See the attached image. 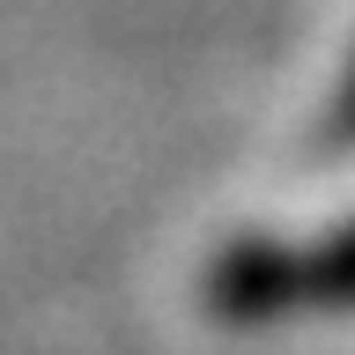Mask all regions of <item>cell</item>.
Returning a JSON list of instances; mask_svg holds the SVG:
<instances>
[{
    "mask_svg": "<svg viewBox=\"0 0 355 355\" xmlns=\"http://www.w3.org/2000/svg\"><path fill=\"white\" fill-rule=\"evenodd\" d=\"M207 311L230 326L266 318H340L355 311V222L304 244H237L207 274Z\"/></svg>",
    "mask_w": 355,
    "mask_h": 355,
    "instance_id": "cell-1",
    "label": "cell"
},
{
    "mask_svg": "<svg viewBox=\"0 0 355 355\" xmlns=\"http://www.w3.org/2000/svg\"><path fill=\"white\" fill-rule=\"evenodd\" d=\"M318 155H355V60L340 74V89L326 96V119H318Z\"/></svg>",
    "mask_w": 355,
    "mask_h": 355,
    "instance_id": "cell-2",
    "label": "cell"
}]
</instances>
